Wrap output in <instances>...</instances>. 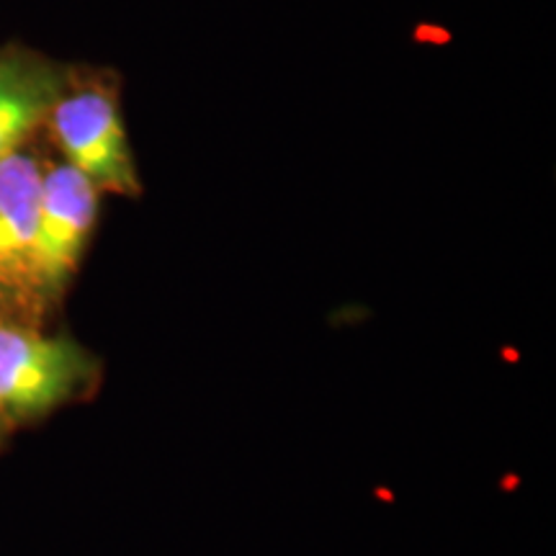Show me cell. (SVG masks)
<instances>
[{"mask_svg":"<svg viewBox=\"0 0 556 556\" xmlns=\"http://www.w3.org/2000/svg\"><path fill=\"white\" fill-rule=\"evenodd\" d=\"M101 191L73 165H54L41 176L34 276L39 302L67 289L99 222Z\"/></svg>","mask_w":556,"mask_h":556,"instance_id":"cell-3","label":"cell"},{"mask_svg":"<svg viewBox=\"0 0 556 556\" xmlns=\"http://www.w3.org/2000/svg\"><path fill=\"white\" fill-rule=\"evenodd\" d=\"M5 428H9V420H5L3 409H0V438H3V433H5Z\"/></svg>","mask_w":556,"mask_h":556,"instance_id":"cell-6","label":"cell"},{"mask_svg":"<svg viewBox=\"0 0 556 556\" xmlns=\"http://www.w3.org/2000/svg\"><path fill=\"white\" fill-rule=\"evenodd\" d=\"M41 165L29 152H16L0 163V296L13 302H39L34 276Z\"/></svg>","mask_w":556,"mask_h":556,"instance_id":"cell-4","label":"cell"},{"mask_svg":"<svg viewBox=\"0 0 556 556\" xmlns=\"http://www.w3.org/2000/svg\"><path fill=\"white\" fill-rule=\"evenodd\" d=\"M62 75L65 70L54 65L52 60L29 50H18V47H5L0 50V109Z\"/></svg>","mask_w":556,"mask_h":556,"instance_id":"cell-5","label":"cell"},{"mask_svg":"<svg viewBox=\"0 0 556 556\" xmlns=\"http://www.w3.org/2000/svg\"><path fill=\"white\" fill-rule=\"evenodd\" d=\"M67 165L83 173L101 193L137 197L139 173L122 109L109 88L83 86L60 96L47 116Z\"/></svg>","mask_w":556,"mask_h":556,"instance_id":"cell-2","label":"cell"},{"mask_svg":"<svg viewBox=\"0 0 556 556\" xmlns=\"http://www.w3.org/2000/svg\"><path fill=\"white\" fill-rule=\"evenodd\" d=\"M99 361L67 336L0 323V409L9 422H29L93 392Z\"/></svg>","mask_w":556,"mask_h":556,"instance_id":"cell-1","label":"cell"}]
</instances>
